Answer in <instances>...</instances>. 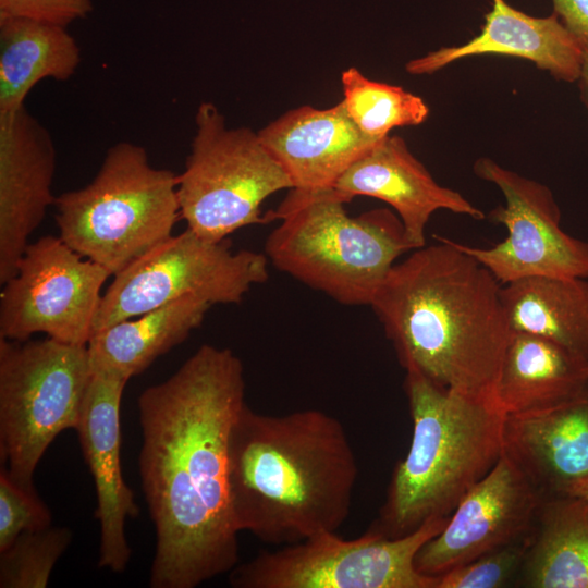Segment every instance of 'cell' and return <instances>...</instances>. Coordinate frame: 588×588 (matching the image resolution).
Segmentation results:
<instances>
[{"label": "cell", "instance_id": "15", "mask_svg": "<svg viewBox=\"0 0 588 588\" xmlns=\"http://www.w3.org/2000/svg\"><path fill=\"white\" fill-rule=\"evenodd\" d=\"M128 379L112 371L93 370L76 427L84 458L93 475L96 518L99 522L98 566L122 573L130 561L125 536L127 518L139 514L121 468L120 405Z\"/></svg>", "mask_w": 588, "mask_h": 588}, {"label": "cell", "instance_id": "20", "mask_svg": "<svg viewBox=\"0 0 588 588\" xmlns=\"http://www.w3.org/2000/svg\"><path fill=\"white\" fill-rule=\"evenodd\" d=\"M588 385V359L542 336L513 331L494 401L505 416L547 411L577 397Z\"/></svg>", "mask_w": 588, "mask_h": 588}, {"label": "cell", "instance_id": "8", "mask_svg": "<svg viewBox=\"0 0 588 588\" xmlns=\"http://www.w3.org/2000/svg\"><path fill=\"white\" fill-rule=\"evenodd\" d=\"M195 126L176 186L187 229L220 242L241 228L267 222L260 212L264 200L293 184L258 133L228 127L224 115L208 101L197 108Z\"/></svg>", "mask_w": 588, "mask_h": 588}, {"label": "cell", "instance_id": "12", "mask_svg": "<svg viewBox=\"0 0 588 588\" xmlns=\"http://www.w3.org/2000/svg\"><path fill=\"white\" fill-rule=\"evenodd\" d=\"M474 172L503 194L505 205L494 208L489 218L504 225L507 236L491 248L456 242L462 250L503 285L532 277L588 279V242L561 228V212L548 186L489 158L476 160Z\"/></svg>", "mask_w": 588, "mask_h": 588}, {"label": "cell", "instance_id": "14", "mask_svg": "<svg viewBox=\"0 0 588 588\" xmlns=\"http://www.w3.org/2000/svg\"><path fill=\"white\" fill-rule=\"evenodd\" d=\"M57 152L25 105L0 112V283L16 272L33 232L54 204Z\"/></svg>", "mask_w": 588, "mask_h": 588}, {"label": "cell", "instance_id": "23", "mask_svg": "<svg viewBox=\"0 0 588 588\" xmlns=\"http://www.w3.org/2000/svg\"><path fill=\"white\" fill-rule=\"evenodd\" d=\"M81 63V50L66 26L28 19H0V112L24 106L45 78L68 81Z\"/></svg>", "mask_w": 588, "mask_h": 588}, {"label": "cell", "instance_id": "24", "mask_svg": "<svg viewBox=\"0 0 588 588\" xmlns=\"http://www.w3.org/2000/svg\"><path fill=\"white\" fill-rule=\"evenodd\" d=\"M513 331L536 334L588 359V279L532 277L502 287Z\"/></svg>", "mask_w": 588, "mask_h": 588}, {"label": "cell", "instance_id": "3", "mask_svg": "<svg viewBox=\"0 0 588 588\" xmlns=\"http://www.w3.org/2000/svg\"><path fill=\"white\" fill-rule=\"evenodd\" d=\"M358 477L343 424L318 409L261 414L246 403L228 442V488L238 532L272 546L338 531Z\"/></svg>", "mask_w": 588, "mask_h": 588}, {"label": "cell", "instance_id": "29", "mask_svg": "<svg viewBox=\"0 0 588 588\" xmlns=\"http://www.w3.org/2000/svg\"><path fill=\"white\" fill-rule=\"evenodd\" d=\"M91 0H0V19L20 17L68 26L93 11Z\"/></svg>", "mask_w": 588, "mask_h": 588}, {"label": "cell", "instance_id": "32", "mask_svg": "<svg viewBox=\"0 0 588 588\" xmlns=\"http://www.w3.org/2000/svg\"><path fill=\"white\" fill-rule=\"evenodd\" d=\"M573 495L580 497L588 501V483L579 488Z\"/></svg>", "mask_w": 588, "mask_h": 588}, {"label": "cell", "instance_id": "19", "mask_svg": "<svg viewBox=\"0 0 588 588\" xmlns=\"http://www.w3.org/2000/svg\"><path fill=\"white\" fill-rule=\"evenodd\" d=\"M482 54L526 59L555 79L575 83L581 72L585 49L554 13L535 17L504 0H493L479 35L464 45L443 47L413 59L405 69L414 75L432 74L460 59Z\"/></svg>", "mask_w": 588, "mask_h": 588}, {"label": "cell", "instance_id": "27", "mask_svg": "<svg viewBox=\"0 0 588 588\" xmlns=\"http://www.w3.org/2000/svg\"><path fill=\"white\" fill-rule=\"evenodd\" d=\"M51 512L37 494L33 482H24L0 469V552L25 532L51 526Z\"/></svg>", "mask_w": 588, "mask_h": 588}, {"label": "cell", "instance_id": "30", "mask_svg": "<svg viewBox=\"0 0 588 588\" xmlns=\"http://www.w3.org/2000/svg\"><path fill=\"white\" fill-rule=\"evenodd\" d=\"M553 13L588 51V0H552Z\"/></svg>", "mask_w": 588, "mask_h": 588}, {"label": "cell", "instance_id": "31", "mask_svg": "<svg viewBox=\"0 0 588 588\" xmlns=\"http://www.w3.org/2000/svg\"><path fill=\"white\" fill-rule=\"evenodd\" d=\"M577 83L581 101L588 113V51H585L581 72Z\"/></svg>", "mask_w": 588, "mask_h": 588}, {"label": "cell", "instance_id": "26", "mask_svg": "<svg viewBox=\"0 0 588 588\" xmlns=\"http://www.w3.org/2000/svg\"><path fill=\"white\" fill-rule=\"evenodd\" d=\"M65 527L25 532L0 552V588H45L59 558L72 541Z\"/></svg>", "mask_w": 588, "mask_h": 588}, {"label": "cell", "instance_id": "18", "mask_svg": "<svg viewBox=\"0 0 588 588\" xmlns=\"http://www.w3.org/2000/svg\"><path fill=\"white\" fill-rule=\"evenodd\" d=\"M503 451L543 498L588 483V385L560 406L505 417Z\"/></svg>", "mask_w": 588, "mask_h": 588}, {"label": "cell", "instance_id": "28", "mask_svg": "<svg viewBox=\"0 0 588 588\" xmlns=\"http://www.w3.org/2000/svg\"><path fill=\"white\" fill-rule=\"evenodd\" d=\"M530 535L442 574L438 577L436 588H500L506 586L520 571Z\"/></svg>", "mask_w": 588, "mask_h": 588}, {"label": "cell", "instance_id": "11", "mask_svg": "<svg viewBox=\"0 0 588 588\" xmlns=\"http://www.w3.org/2000/svg\"><path fill=\"white\" fill-rule=\"evenodd\" d=\"M112 274L72 249L60 236L29 243L0 296V338L29 340L45 333L57 341L87 345Z\"/></svg>", "mask_w": 588, "mask_h": 588}, {"label": "cell", "instance_id": "16", "mask_svg": "<svg viewBox=\"0 0 588 588\" xmlns=\"http://www.w3.org/2000/svg\"><path fill=\"white\" fill-rule=\"evenodd\" d=\"M350 201L369 196L390 205L414 249L426 245V228L444 209L481 220L485 213L458 192L441 186L399 136L388 135L357 160L334 184Z\"/></svg>", "mask_w": 588, "mask_h": 588}, {"label": "cell", "instance_id": "25", "mask_svg": "<svg viewBox=\"0 0 588 588\" xmlns=\"http://www.w3.org/2000/svg\"><path fill=\"white\" fill-rule=\"evenodd\" d=\"M343 103L358 128L381 139L393 128L419 125L429 108L422 98L400 86L376 82L351 66L341 75Z\"/></svg>", "mask_w": 588, "mask_h": 588}, {"label": "cell", "instance_id": "7", "mask_svg": "<svg viewBox=\"0 0 588 588\" xmlns=\"http://www.w3.org/2000/svg\"><path fill=\"white\" fill-rule=\"evenodd\" d=\"M93 377L87 345L0 338V461L33 482L51 442L76 429Z\"/></svg>", "mask_w": 588, "mask_h": 588}, {"label": "cell", "instance_id": "21", "mask_svg": "<svg viewBox=\"0 0 588 588\" xmlns=\"http://www.w3.org/2000/svg\"><path fill=\"white\" fill-rule=\"evenodd\" d=\"M210 306L199 297L184 296L93 334L87 344L93 370L112 371L128 380L142 373L184 342Z\"/></svg>", "mask_w": 588, "mask_h": 588}, {"label": "cell", "instance_id": "17", "mask_svg": "<svg viewBox=\"0 0 588 588\" xmlns=\"http://www.w3.org/2000/svg\"><path fill=\"white\" fill-rule=\"evenodd\" d=\"M258 135L289 175L293 188L308 192L333 188L382 139L362 132L343 101L326 109L303 106L289 110Z\"/></svg>", "mask_w": 588, "mask_h": 588}, {"label": "cell", "instance_id": "13", "mask_svg": "<svg viewBox=\"0 0 588 588\" xmlns=\"http://www.w3.org/2000/svg\"><path fill=\"white\" fill-rule=\"evenodd\" d=\"M543 497L504 453L460 501L443 529L418 551L417 571L439 577L471 560L526 538Z\"/></svg>", "mask_w": 588, "mask_h": 588}, {"label": "cell", "instance_id": "5", "mask_svg": "<svg viewBox=\"0 0 588 588\" xmlns=\"http://www.w3.org/2000/svg\"><path fill=\"white\" fill-rule=\"evenodd\" d=\"M335 188H291L266 221L281 220L266 241L279 270L344 305H370L394 261L413 250L397 215L387 208L351 217Z\"/></svg>", "mask_w": 588, "mask_h": 588}, {"label": "cell", "instance_id": "4", "mask_svg": "<svg viewBox=\"0 0 588 588\" xmlns=\"http://www.w3.org/2000/svg\"><path fill=\"white\" fill-rule=\"evenodd\" d=\"M405 370L411 445L371 525L389 538L413 532L429 518L450 516L503 453L506 416L494 401L456 393L416 369Z\"/></svg>", "mask_w": 588, "mask_h": 588}, {"label": "cell", "instance_id": "1", "mask_svg": "<svg viewBox=\"0 0 588 588\" xmlns=\"http://www.w3.org/2000/svg\"><path fill=\"white\" fill-rule=\"evenodd\" d=\"M244 397L242 360L209 344L138 397L139 474L157 536L152 588H194L237 565L228 442Z\"/></svg>", "mask_w": 588, "mask_h": 588}, {"label": "cell", "instance_id": "9", "mask_svg": "<svg viewBox=\"0 0 588 588\" xmlns=\"http://www.w3.org/2000/svg\"><path fill=\"white\" fill-rule=\"evenodd\" d=\"M450 516L427 519L416 530L389 538L370 526L354 539L322 532L273 551H261L229 575L234 588H436L415 559Z\"/></svg>", "mask_w": 588, "mask_h": 588}, {"label": "cell", "instance_id": "22", "mask_svg": "<svg viewBox=\"0 0 588 588\" xmlns=\"http://www.w3.org/2000/svg\"><path fill=\"white\" fill-rule=\"evenodd\" d=\"M518 584L530 588H588V501L543 498Z\"/></svg>", "mask_w": 588, "mask_h": 588}, {"label": "cell", "instance_id": "2", "mask_svg": "<svg viewBox=\"0 0 588 588\" xmlns=\"http://www.w3.org/2000/svg\"><path fill=\"white\" fill-rule=\"evenodd\" d=\"M437 238L391 268L370 306L405 369L494 401L512 334L503 284L455 241Z\"/></svg>", "mask_w": 588, "mask_h": 588}, {"label": "cell", "instance_id": "6", "mask_svg": "<svg viewBox=\"0 0 588 588\" xmlns=\"http://www.w3.org/2000/svg\"><path fill=\"white\" fill-rule=\"evenodd\" d=\"M176 186L177 175L152 167L143 146L117 143L90 183L56 197L59 236L114 275L172 235Z\"/></svg>", "mask_w": 588, "mask_h": 588}, {"label": "cell", "instance_id": "10", "mask_svg": "<svg viewBox=\"0 0 588 588\" xmlns=\"http://www.w3.org/2000/svg\"><path fill=\"white\" fill-rule=\"evenodd\" d=\"M113 277L102 293L91 335L184 296L210 305L240 304L269 273L264 254L233 252L226 238L213 242L186 229Z\"/></svg>", "mask_w": 588, "mask_h": 588}]
</instances>
